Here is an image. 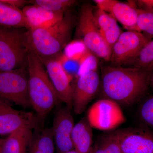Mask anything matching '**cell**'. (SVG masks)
Listing matches in <instances>:
<instances>
[{"label":"cell","mask_w":153,"mask_h":153,"mask_svg":"<svg viewBox=\"0 0 153 153\" xmlns=\"http://www.w3.org/2000/svg\"><path fill=\"white\" fill-rule=\"evenodd\" d=\"M150 41L141 32H122L111 48L109 61L115 66L129 64Z\"/></svg>","instance_id":"cell-9"},{"label":"cell","mask_w":153,"mask_h":153,"mask_svg":"<svg viewBox=\"0 0 153 153\" xmlns=\"http://www.w3.org/2000/svg\"><path fill=\"white\" fill-rule=\"evenodd\" d=\"M94 10L89 4L80 9L76 30V37L96 57L109 61L111 50L102 37Z\"/></svg>","instance_id":"cell-5"},{"label":"cell","mask_w":153,"mask_h":153,"mask_svg":"<svg viewBox=\"0 0 153 153\" xmlns=\"http://www.w3.org/2000/svg\"><path fill=\"white\" fill-rule=\"evenodd\" d=\"M138 13L137 31L143 32L145 36L151 41L153 38V13L139 8Z\"/></svg>","instance_id":"cell-25"},{"label":"cell","mask_w":153,"mask_h":153,"mask_svg":"<svg viewBox=\"0 0 153 153\" xmlns=\"http://www.w3.org/2000/svg\"><path fill=\"white\" fill-rule=\"evenodd\" d=\"M94 13L102 37L111 50L122 32L111 15L98 8Z\"/></svg>","instance_id":"cell-17"},{"label":"cell","mask_w":153,"mask_h":153,"mask_svg":"<svg viewBox=\"0 0 153 153\" xmlns=\"http://www.w3.org/2000/svg\"><path fill=\"white\" fill-rule=\"evenodd\" d=\"M149 86L153 90V71L151 72L149 76Z\"/></svg>","instance_id":"cell-30"},{"label":"cell","mask_w":153,"mask_h":153,"mask_svg":"<svg viewBox=\"0 0 153 153\" xmlns=\"http://www.w3.org/2000/svg\"><path fill=\"white\" fill-rule=\"evenodd\" d=\"M75 0H32L29 4L36 5L53 12L65 13L74 5Z\"/></svg>","instance_id":"cell-24"},{"label":"cell","mask_w":153,"mask_h":153,"mask_svg":"<svg viewBox=\"0 0 153 153\" xmlns=\"http://www.w3.org/2000/svg\"><path fill=\"white\" fill-rule=\"evenodd\" d=\"M139 8L153 13V0H140L137 1Z\"/></svg>","instance_id":"cell-27"},{"label":"cell","mask_w":153,"mask_h":153,"mask_svg":"<svg viewBox=\"0 0 153 153\" xmlns=\"http://www.w3.org/2000/svg\"><path fill=\"white\" fill-rule=\"evenodd\" d=\"M3 2L7 4L12 7L21 9L29 4V1L25 0H1Z\"/></svg>","instance_id":"cell-28"},{"label":"cell","mask_w":153,"mask_h":153,"mask_svg":"<svg viewBox=\"0 0 153 153\" xmlns=\"http://www.w3.org/2000/svg\"><path fill=\"white\" fill-rule=\"evenodd\" d=\"M138 116L143 126L153 130V94L145 100L141 105Z\"/></svg>","instance_id":"cell-26"},{"label":"cell","mask_w":153,"mask_h":153,"mask_svg":"<svg viewBox=\"0 0 153 153\" xmlns=\"http://www.w3.org/2000/svg\"><path fill=\"white\" fill-rule=\"evenodd\" d=\"M86 119L91 127L102 131L114 129L126 120L120 105L106 98L97 100L89 108Z\"/></svg>","instance_id":"cell-8"},{"label":"cell","mask_w":153,"mask_h":153,"mask_svg":"<svg viewBox=\"0 0 153 153\" xmlns=\"http://www.w3.org/2000/svg\"><path fill=\"white\" fill-rule=\"evenodd\" d=\"M25 28L0 27V71L27 67L30 52Z\"/></svg>","instance_id":"cell-4"},{"label":"cell","mask_w":153,"mask_h":153,"mask_svg":"<svg viewBox=\"0 0 153 153\" xmlns=\"http://www.w3.org/2000/svg\"><path fill=\"white\" fill-rule=\"evenodd\" d=\"M41 126L36 114L14 109L7 102L0 100L1 135H10L24 128L36 130Z\"/></svg>","instance_id":"cell-11"},{"label":"cell","mask_w":153,"mask_h":153,"mask_svg":"<svg viewBox=\"0 0 153 153\" xmlns=\"http://www.w3.org/2000/svg\"><path fill=\"white\" fill-rule=\"evenodd\" d=\"M92 128L87 119L82 118L75 124L72 134L74 149L78 153H92Z\"/></svg>","instance_id":"cell-18"},{"label":"cell","mask_w":153,"mask_h":153,"mask_svg":"<svg viewBox=\"0 0 153 153\" xmlns=\"http://www.w3.org/2000/svg\"><path fill=\"white\" fill-rule=\"evenodd\" d=\"M100 86V78L97 70H88L76 78L72 86V108L76 114H81L85 111Z\"/></svg>","instance_id":"cell-12"},{"label":"cell","mask_w":153,"mask_h":153,"mask_svg":"<svg viewBox=\"0 0 153 153\" xmlns=\"http://www.w3.org/2000/svg\"><path fill=\"white\" fill-rule=\"evenodd\" d=\"M30 29L48 27L63 19V12H53L34 4H28L22 9Z\"/></svg>","instance_id":"cell-16"},{"label":"cell","mask_w":153,"mask_h":153,"mask_svg":"<svg viewBox=\"0 0 153 153\" xmlns=\"http://www.w3.org/2000/svg\"><path fill=\"white\" fill-rule=\"evenodd\" d=\"M129 64L150 73L153 71V40L148 42Z\"/></svg>","instance_id":"cell-23"},{"label":"cell","mask_w":153,"mask_h":153,"mask_svg":"<svg viewBox=\"0 0 153 153\" xmlns=\"http://www.w3.org/2000/svg\"><path fill=\"white\" fill-rule=\"evenodd\" d=\"M75 22V16L68 10L63 19L52 26L27 30L30 52L40 60L58 57L70 43Z\"/></svg>","instance_id":"cell-2"},{"label":"cell","mask_w":153,"mask_h":153,"mask_svg":"<svg viewBox=\"0 0 153 153\" xmlns=\"http://www.w3.org/2000/svg\"><path fill=\"white\" fill-rule=\"evenodd\" d=\"M27 69L30 105L42 126L47 115L60 102L44 65L32 52L28 55Z\"/></svg>","instance_id":"cell-3"},{"label":"cell","mask_w":153,"mask_h":153,"mask_svg":"<svg viewBox=\"0 0 153 153\" xmlns=\"http://www.w3.org/2000/svg\"><path fill=\"white\" fill-rule=\"evenodd\" d=\"M100 86L105 98L119 104H134L149 87V71L137 67L104 66L101 67Z\"/></svg>","instance_id":"cell-1"},{"label":"cell","mask_w":153,"mask_h":153,"mask_svg":"<svg viewBox=\"0 0 153 153\" xmlns=\"http://www.w3.org/2000/svg\"><path fill=\"white\" fill-rule=\"evenodd\" d=\"M27 153H42L31 145H29Z\"/></svg>","instance_id":"cell-29"},{"label":"cell","mask_w":153,"mask_h":153,"mask_svg":"<svg viewBox=\"0 0 153 153\" xmlns=\"http://www.w3.org/2000/svg\"><path fill=\"white\" fill-rule=\"evenodd\" d=\"M66 153H78L77 152H76V151L74 149L72 150H71L70 151H69V152H66Z\"/></svg>","instance_id":"cell-32"},{"label":"cell","mask_w":153,"mask_h":153,"mask_svg":"<svg viewBox=\"0 0 153 153\" xmlns=\"http://www.w3.org/2000/svg\"><path fill=\"white\" fill-rule=\"evenodd\" d=\"M55 110L52 129L57 153H66L74 149L72 134L74 126L71 110L58 106Z\"/></svg>","instance_id":"cell-13"},{"label":"cell","mask_w":153,"mask_h":153,"mask_svg":"<svg viewBox=\"0 0 153 153\" xmlns=\"http://www.w3.org/2000/svg\"><path fill=\"white\" fill-rule=\"evenodd\" d=\"M0 100L25 109L31 107L28 93L27 67L0 71Z\"/></svg>","instance_id":"cell-6"},{"label":"cell","mask_w":153,"mask_h":153,"mask_svg":"<svg viewBox=\"0 0 153 153\" xmlns=\"http://www.w3.org/2000/svg\"><path fill=\"white\" fill-rule=\"evenodd\" d=\"M98 9L110 14L128 30L137 31L138 9L116 0H95Z\"/></svg>","instance_id":"cell-15"},{"label":"cell","mask_w":153,"mask_h":153,"mask_svg":"<svg viewBox=\"0 0 153 153\" xmlns=\"http://www.w3.org/2000/svg\"><path fill=\"white\" fill-rule=\"evenodd\" d=\"M5 139H0V153H2L3 144Z\"/></svg>","instance_id":"cell-31"},{"label":"cell","mask_w":153,"mask_h":153,"mask_svg":"<svg viewBox=\"0 0 153 153\" xmlns=\"http://www.w3.org/2000/svg\"><path fill=\"white\" fill-rule=\"evenodd\" d=\"M46 69L60 102L72 108V79L63 68L58 57L40 60Z\"/></svg>","instance_id":"cell-14"},{"label":"cell","mask_w":153,"mask_h":153,"mask_svg":"<svg viewBox=\"0 0 153 153\" xmlns=\"http://www.w3.org/2000/svg\"><path fill=\"white\" fill-rule=\"evenodd\" d=\"M33 130L22 128L9 135L5 139L2 153H27L33 136Z\"/></svg>","instance_id":"cell-19"},{"label":"cell","mask_w":153,"mask_h":153,"mask_svg":"<svg viewBox=\"0 0 153 153\" xmlns=\"http://www.w3.org/2000/svg\"><path fill=\"white\" fill-rule=\"evenodd\" d=\"M69 43L58 58L63 68L71 79L77 78L85 71L97 70V57L88 50L80 41Z\"/></svg>","instance_id":"cell-7"},{"label":"cell","mask_w":153,"mask_h":153,"mask_svg":"<svg viewBox=\"0 0 153 153\" xmlns=\"http://www.w3.org/2000/svg\"><path fill=\"white\" fill-rule=\"evenodd\" d=\"M0 27L25 28L29 30L22 10L12 7L0 0Z\"/></svg>","instance_id":"cell-20"},{"label":"cell","mask_w":153,"mask_h":153,"mask_svg":"<svg viewBox=\"0 0 153 153\" xmlns=\"http://www.w3.org/2000/svg\"><path fill=\"white\" fill-rule=\"evenodd\" d=\"M92 153H122L115 131L100 136L93 146Z\"/></svg>","instance_id":"cell-22"},{"label":"cell","mask_w":153,"mask_h":153,"mask_svg":"<svg viewBox=\"0 0 153 153\" xmlns=\"http://www.w3.org/2000/svg\"><path fill=\"white\" fill-rule=\"evenodd\" d=\"M122 153H153V130L145 126L115 131Z\"/></svg>","instance_id":"cell-10"},{"label":"cell","mask_w":153,"mask_h":153,"mask_svg":"<svg viewBox=\"0 0 153 153\" xmlns=\"http://www.w3.org/2000/svg\"><path fill=\"white\" fill-rule=\"evenodd\" d=\"M33 133L30 145L42 153H55V141L52 128L39 129Z\"/></svg>","instance_id":"cell-21"}]
</instances>
